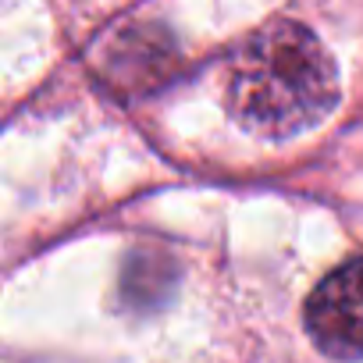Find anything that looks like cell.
<instances>
[{"label":"cell","instance_id":"1","mask_svg":"<svg viewBox=\"0 0 363 363\" xmlns=\"http://www.w3.org/2000/svg\"><path fill=\"white\" fill-rule=\"evenodd\" d=\"M225 107L250 135H303L338 107V68L306 26L274 18L228 54Z\"/></svg>","mask_w":363,"mask_h":363},{"label":"cell","instance_id":"2","mask_svg":"<svg viewBox=\"0 0 363 363\" xmlns=\"http://www.w3.org/2000/svg\"><path fill=\"white\" fill-rule=\"evenodd\" d=\"M306 331L331 359H363V257L335 267L306 299Z\"/></svg>","mask_w":363,"mask_h":363}]
</instances>
